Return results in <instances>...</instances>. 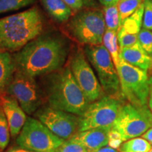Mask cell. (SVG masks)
Here are the masks:
<instances>
[{"label":"cell","mask_w":152,"mask_h":152,"mask_svg":"<svg viewBox=\"0 0 152 152\" xmlns=\"http://www.w3.org/2000/svg\"><path fill=\"white\" fill-rule=\"evenodd\" d=\"M69 52L70 42L65 36L48 32L30 41L13 57L16 70L35 77L61 69Z\"/></svg>","instance_id":"1"},{"label":"cell","mask_w":152,"mask_h":152,"mask_svg":"<svg viewBox=\"0 0 152 152\" xmlns=\"http://www.w3.org/2000/svg\"><path fill=\"white\" fill-rule=\"evenodd\" d=\"M43 84L45 99L54 109L80 116L90 104L68 66L46 75Z\"/></svg>","instance_id":"2"},{"label":"cell","mask_w":152,"mask_h":152,"mask_svg":"<svg viewBox=\"0 0 152 152\" xmlns=\"http://www.w3.org/2000/svg\"><path fill=\"white\" fill-rule=\"evenodd\" d=\"M44 18L37 7L0 18V50L18 52L42 34Z\"/></svg>","instance_id":"3"},{"label":"cell","mask_w":152,"mask_h":152,"mask_svg":"<svg viewBox=\"0 0 152 152\" xmlns=\"http://www.w3.org/2000/svg\"><path fill=\"white\" fill-rule=\"evenodd\" d=\"M116 69L121 95L129 103L134 105H147L150 87V78L147 72L130 65L121 58Z\"/></svg>","instance_id":"4"},{"label":"cell","mask_w":152,"mask_h":152,"mask_svg":"<svg viewBox=\"0 0 152 152\" xmlns=\"http://www.w3.org/2000/svg\"><path fill=\"white\" fill-rule=\"evenodd\" d=\"M68 30L80 43L86 45H102L106 30L103 12L98 9L80 11L70 20Z\"/></svg>","instance_id":"5"},{"label":"cell","mask_w":152,"mask_h":152,"mask_svg":"<svg viewBox=\"0 0 152 152\" xmlns=\"http://www.w3.org/2000/svg\"><path fill=\"white\" fill-rule=\"evenodd\" d=\"M152 127V111L147 105L128 103L122 106L112 128L118 132L123 142L142 135Z\"/></svg>","instance_id":"6"},{"label":"cell","mask_w":152,"mask_h":152,"mask_svg":"<svg viewBox=\"0 0 152 152\" xmlns=\"http://www.w3.org/2000/svg\"><path fill=\"white\" fill-rule=\"evenodd\" d=\"M85 53L97 74L104 93L113 96L121 94L116 67L106 47L103 45H86Z\"/></svg>","instance_id":"7"},{"label":"cell","mask_w":152,"mask_h":152,"mask_svg":"<svg viewBox=\"0 0 152 152\" xmlns=\"http://www.w3.org/2000/svg\"><path fill=\"white\" fill-rule=\"evenodd\" d=\"M123 104L118 96H104L89 104L78 116V132L99 128H112Z\"/></svg>","instance_id":"8"},{"label":"cell","mask_w":152,"mask_h":152,"mask_svg":"<svg viewBox=\"0 0 152 152\" xmlns=\"http://www.w3.org/2000/svg\"><path fill=\"white\" fill-rule=\"evenodd\" d=\"M64 142L39 120L30 117L16 138L19 147L36 152H55Z\"/></svg>","instance_id":"9"},{"label":"cell","mask_w":152,"mask_h":152,"mask_svg":"<svg viewBox=\"0 0 152 152\" xmlns=\"http://www.w3.org/2000/svg\"><path fill=\"white\" fill-rule=\"evenodd\" d=\"M5 92L14 96L28 115L35 113L46 100L43 90L38 85L35 77L18 70L15 72Z\"/></svg>","instance_id":"10"},{"label":"cell","mask_w":152,"mask_h":152,"mask_svg":"<svg viewBox=\"0 0 152 152\" xmlns=\"http://www.w3.org/2000/svg\"><path fill=\"white\" fill-rule=\"evenodd\" d=\"M70 68L76 83L90 103L104 97L105 93L99 81L81 50L76 51L73 54L70 63Z\"/></svg>","instance_id":"11"},{"label":"cell","mask_w":152,"mask_h":152,"mask_svg":"<svg viewBox=\"0 0 152 152\" xmlns=\"http://www.w3.org/2000/svg\"><path fill=\"white\" fill-rule=\"evenodd\" d=\"M35 116L64 140H69L78 132V117L73 113L49 106L39 108L35 113Z\"/></svg>","instance_id":"12"},{"label":"cell","mask_w":152,"mask_h":152,"mask_svg":"<svg viewBox=\"0 0 152 152\" xmlns=\"http://www.w3.org/2000/svg\"><path fill=\"white\" fill-rule=\"evenodd\" d=\"M0 105L8 121L11 136L16 137L21 131L26 122V112L14 96L5 92H0Z\"/></svg>","instance_id":"13"},{"label":"cell","mask_w":152,"mask_h":152,"mask_svg":"<svg viewBox=\"0 0 152 152\" xmlns=\"http://www.w3.org/2000/svg\"><path fill=\"white\" fill-rule=\"evenodd\" d=\"M111 128H99L77 132L71 139L81 144L88 152H93L109 144Z\"/></svg>","instance_id":"14"},{"label":"cell","mask_w":152,"mask_h":152,"mask_svg":"<svg viewBox=\"0 0 152 152\" xmlns=\"http://www.w3.org/2000/svg\"><path fill=\"white\" fill-rule=\"evenodd\" d=\"M121 59L130 65L147 71L152 66V57L146 52L140 44L137 42L132 46L120 49Z\"/></svg>","instance_id":"15"},{"label":"cell","mask_w":152,"mask_h":152,"mask_svg":"<svg viewBox=\"0 0 152 152\" xmlns=\"http://www.w3.org/2000/svg\"><path fill=\"white\" fill-rule=\"evenodd\" d=\"M16 71L14 57L10 53L0 50V92H4Z\"/></svg>","instance_id":"16"},{"label":"cell","mask_w":152,"mask_h":152,"mask_svg":"<svg viewBox=\"0 0 152 152\" xmlns=\"http://www.w3.org/2000/svg\"><path fill=\"white\" fill-rule=\"evenodd\" d=\"M41 2L49 16L58 23L66 22L72 16V9L63 0H41Z\"/></svg>","instance_id":"17"},{"label":"cell","mask_w":152,"mask_h":152,"mask_svg":"<svg viewBox=\"0 0 152 152\" xmlns=\"http://www.w3.org/2000/svg\"><path fill=\"white\" fill-rule=\"evenodd\" d=\"M144 9L143 3L134 14L125 19L121 28L130 35H138L143 22Z\"/></svg>","instance_id":"18"},{"label":"cell","mask_w":152,"mask_h":152,"mask_svg":"<svg viewBox=\"0 0 152 152\" xmlns=\"http://www.w3.org/2000/svg\"><path fill=\"white\" fill-rule=\"evenodd\" d=\"M103 45L109 52L116 67L120 61V47L118 41L117 32L106 29L103 37Z\"/></svg>","instance_id":"19"},{"label":"cell","mask_w":152,"mask_h":152,"mask_svg":"<svg viewBox=\"0 0 152 152\" xmlns=\"http://www.w3.org/2000/svg\"><path fill=\"white\" fill-rule=\"evenodd\" d=\"M151 144L145 139L135 137L123 142L118 148L120 152H149Z\"/></svg>","instance_id":"20"},{"label":"cell","mask_w":152,"mask_h":152,"mask_svg":"<svg viewBox=\"0 0 152 152\" xmlns=\"http://www.w3.org/2000/svg\"><path fill=\"white\" fill-rule=\"evenodd\" d=\"M103 14L106 29L118 31L121 27V23L117 4L104 7Z\"/></svg>","instance_id":"21"},{"label":"cell","mask_w":152,"mask_h":152,"mask_svg":"<svg viewBox=\"0 0 152 152\" xmlns=\"http://www.w3.org/2000/svg\"><path fill=\"white\" fill-rule=\"evenodd\" d=\"M143 3L144 0H120L117 3V7L121 26L125 19L134 14Z\"/></svg>","instance_id":"22"},{"label":"cell","mask_w":152,"mask_h":152,"mask_svg":"<svg viewBox=\"0 0 152 152\" xmlns=\"http://www.w3.org/2000/svg\"><path fill=\"white\" fill-rule=\"evenodd\" d=\"M35 1L36 0H0V14L23 9Z\"/></svg>","instance_id":"23"},{"label":"cell","mask_w":152,"mask_h":152,"mask_svg":"<svg viewBox=\"0 0 152 152\" xmlns=\"http://www.w3.org/2000/svg\"><path fill=\"white\" fill-rule=\"evenodd\" d=\"M10 128L2 107L0 105V150L4 151L10 140Z\"/></svg>","instance_id":"24"},{"label":"cell","mask_w":152,"mask_h":152,"mask_svg":"<svg viewBox=\"0 0 152 152\" xmlns=\"http://www.w3.org/2000/svg\"><path fill=\"white\" fill-rule=\"evenodd\" d=\"M138 42L150 56H152V30L142 28L138 35Z\"/></svg>","instance_id":"25"},{"label":"cell","mask_w":152,"mask_h":152,"mask_svg":"<svg viewBox=\"0 0 152 152\" xmlns=\"http://www.w3.org/2000/svg\"><path fill=\"white\" fill-rule=\"evenodd\" d=\"M117 36L120 49L132 46L138 42V35H130L125 32L121 28L117 32Z\"/></svg>","instance_id":"26"},{"label":"cell","mask_w":152,"mask_h":152,"mask_svg":"<svg viewBox=\"0 0 152 152\" xmlns=\"http://www.w3.org/2000/svg\"><path fill=\"white\" fill-rule=\"evenodd\" d=\"M55 152H88L86 148L72 139L64 142Z\"/></svg>","instance_id":"27"},{"label":"cell","mask_w":152,"mask_h":152,"mask_svg":"<svg viewBox=\"0 0 152 152\" xmlns=\"http://www.w3.org/2000/svg\"><path fill=\"white\" fill-rule=\"evenodd\" d=\"M143 28L152 30V0H144Z\"/></svg>","instance_id":"28"},{"label":"cell","mask_w":152,"mask_h":152,"mask_svg":"<svg viewBox=\"0 0 152 152\" xmlns=\"http://www.w3.org/2000/svg\"><path fill=\"white\" fill-rule=\"evenodd\" d=\"M109 145L111 147L114 148V149H118L120 146L123 142L119 133L115 130H114L112 128L109 132Z\"/></svg>","instance_id":"29"},{"label":"cell","mask_w":152,"mask_h":152,"mask_svg":"<svg viewBox=\"0 0 152 152\" xmlns=\"http://www.w3.org/2000/svg\"><path fill=\"white\" fill-rule=\"evenodd\" d=\"M71 9L74 10H79L82 9L84 6L82 0H63Z\"/></svg>","instance_id":"30"},{"label":"cell","mask_w":152,"mask_h":152,"mask_svg":"<svg viewBox=\"0 0 152 152\" xmlns=\"http://www.w3.org/2000/svg\"><path fill=\"white\" fill-rule=\"evenodd\" d=\"M142 136V138L145 139V140L149 142L152 146V128H149V130H148L146 132H144Z\"/></svg>","instance_id":"31"},{"label":"cell","mask_w":152,"mask_h":152,"mask_svg":"<svg viewBox=\"0 0 152 152\" xmlns=\"http://www.w3.org/2000/svg\"><path fill=\"white\" fill-rule=\"evenodd\" d=\"M7 152H36L31 151V150H28L26 149H24L23 147H11L10 149L7 150Z\"/></svg>","instance_id":"32"},{"label":"cell","mask_w":152,"mask_h":152,"mask_svg":"<svg viewBox=\"0 0 152 152\" xmlns=\"http://www.w3.org/2000/svg\"><path fill=\"white\" fill-rule=\"evenodd\" d=\"M120 0H99V1L102 4L104 7H107V6L117 4Z\"/></svg>","instance_id":"33"},{"label":"cell","mask_w":152,"mask_h":152,"mask_svg":"<svg viewBox=\"0 0 152 152\" xmlns=\"http://www.w3.org/2000/svg\"><path fill=\"white\" fill-rule=\"evenodd\" d=\"M93 152H120V151L116 149H114V148H112L111 147H106H106L101 148V149Z\"/></svg>","instance_id":"34"},{"label":"cell","mask_w":152,"mask_h":152,"mask_svg":"<svg viewBox=\"0 0 152 152\" xmlns=\"http://www.w3.org/2000/svg\"><path fill=\"white\" fill-rule=\"evenodd\" d=\"M148 103H149V108L152 111V77H150V87H149V99H148Z\"/></svg>","instance_id":"35"},{"label":"cell","mask_w":152,"mask_h":152,"mask_svg":"<svg viewBox=\"0 0 152 152\" xmlns=\"http://www.w3.org/2000/svg\"><path fill=\"white\" fill-rule=\"evenodd\" d=\"M85 6L88 7H94L95 4L94 0H82Z\"/></svg>","instance_id":"36"},{"label":"cell","mask_w":152,"mask_h":152,"mask_svg":"<svg viewBox=\"0 0 152 152\" xmlns=\"http://www.w3.org/2000/svg\"><path fill=\"white\" fill-rule=\"evenodd\" d=\"M149 152H152V149H151V150H150V151H149Z\"/></svg>","instance_id":"37"},{"label":"cell","mask_w":152,"mask_h":152,"mask_svg":"<svg viewBox=\"0 0 152 152\" xmlns=\"http://www.w3.org/2000/svg\"><path fill=\"white\" fill-rule=\"evenodd\" d=\"M0 151H1V150H0Z\"/></svg>","instance_id":"38"}]
</instances>
